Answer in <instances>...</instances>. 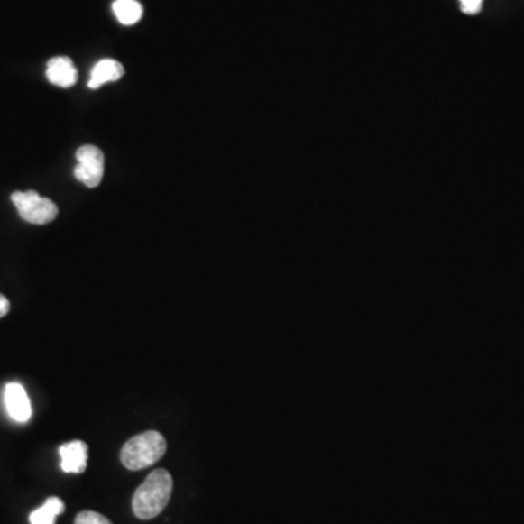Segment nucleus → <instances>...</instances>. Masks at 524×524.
<instances>
[{
    "instance_id": "obj_11",
    "label": "nucleus",
    "mask_w": 524,
    "mask_h": 524,
    "mask_svg": "<svg viewBox=\"0 0 524 524\" xmlns=\"http://www.w3.org/2000/svg\"><path fill=\"white\" fill-rule=\"evenodd\" d=\"M75 524H113L106 516L95 511H82L76 517Z\"/></svg>"
},
{
    "instance_id": "obj_1",
    "label": "nucleus",
    "mask_w": 524,
    "mask_h": 524,
    "mask_svg": "<svg viewBox=\"0 0 524 524\" xmlns=\"http://www.w3.org/2000/svg\"><path fill=\"white\" fill-rule=\"evenodd\" d=\"M174 481L170 472L156 469L137 488L133 497V511L142 520H151L162 513L170 502Z\"/></svg>"
},
{
    "instance_id": "obj_5",
    "label": "nucleus",
    "mask_w": 524,
    "mask_h": 524,
    "mask_svg": "<svg viewBox=\"0 0 524 524\" xmlns=\"http://www.w3.org/2000/svg\"><path fill=\"white\" fill-rule=\"evenodd\" d=\"M5 405H6V411L11 415V418L15 419L16 423H27L32 415V408H31L27 391L16 382L8 383L5 388Z\"/></svg>"
},
{
    "instance_id": "obj_4",
    "label": "nucleus",
    "mask_w": 524,
    "mask_h": 524,
    "mask_svg": "<svg viewBox=\"0 0 524 524\" xmlns=\"http://www.w3.org/2000/svg\"><path fill=\"white\" fill-rule=\"evenodd\" d=\"M78 165L75 168L76 179L89 188L101 184L104 177V153L97 146H82L76 152Z\"/></svg>"
},
{
    "instance_id": "obj_10",
    "label": "nucleus",
    "mask_w": 524,
    "mask_h": 524,
    "mask_svg": "<svg viewBox=\"0 0 524 524\" xmlns=\"http://www.w3.org/2000/svg\"><path fill=\"white\" fill-rule=\"evenodd\" d=\"M113 11L123 25H134L143 16V8L137 0H115Z\"/></svg>"
},
{
    "instance_id": "obj_9",
    "label": "nucleus",
    "mask_w": 524,
    "mask_h": 524,
    "mask_svg": "<svg viewBox=\"0 0 524 524\" xmlns=\"http://www.w3.org/2000/svg\"><path fill=\"white\" fill-rule=\"evenodd\" d=\"M65 511V502L60 498L50 497L40 509L32 511L30 516L31 524H54L56 517Z\"/></svg>"
},
{
    "instance_id": "obj_13",
    "label": "nucleus",
    "mask_w": 524,
    "mask_h": 524,
    "mask_svg": "<svg viewBox=\"0 0 524 524\" xmlns=\"http://www.w3.org/2000/svg\"><path fill=\"white\" fill-rule=\"evenodd\" d=\"M11 310V303L4 295H0V317H6Z\"/></svg>"
},
{
    "instance_id": "obj_2",
    "label": "nucleus",
    "mask_w": 524,
    "mask_h": 524,
    "mask_svg": "<svg viewBox=\"0 0 524 524\" xmlns=\"http://www.w3.org/2000/svg\"><path fill=\"white\" fill-rule=\"evenodd\" d=\"M166 440L158 431H146L130 438L121 449V464L130 471H142L162 459Z\"/></svg>"
},
{
    "instance_id": "obj_6",
    "label": "nucleus",
    "mask_w": 524,
    "mask_h": 524,
    "mask_svg": "<svg viewBox=\"0 0 524 524\" xmlns=\"http://www.w3.org/2000/svg\"><path fill=\"white\" fill-rule=\"evenodd\" d=\"M61 457V469L66 473H83L87 466V446L85 442L75 440L66 443L59 449Z\"/></svg>"
},
{
    "instance_id": "obj_7",
    "label": "nucleus",
    "mask_w": 524,
    "mask_h": 524,
    "mask_svg": "<svg viewBox=\"0 0 524 524\" xmlns=\"http://www.w3.org/2000/svg\"><path fill=\"white\" fill-rule=\"evenodd\" d=\"M47 79L59 87H72L78 80V70L69 57H53L47 63Z\"/></svg>"
},
{
    "instance_id": "obj_12",
    "label": "nucleus",
    "mask_w": 524,
    "mask_h": 524,
    "mask_svg": "<svg viewBox=\"0 0 524 524\" xmlns=\"http://www.w3.org/2000/svg\"><path fill=\"white\" fill-rule=\"evenodd\" d=\"M460 9L466 15H476L483 9V0H459Z\"/></svg>"
},
{
    "instance_id": "obj_8",
    "label": "nucleus",
    "mask_w": 524,
    "mask_h": 524,
    "mask_svg": "<svg viewBox=\"0 0 524 524\" xmlns=\"http://www.w3.org/2000/svg\"><path fill=\"white\" fill-rule=\"evenodd\" d=\"M124 75V68L117 60L104 59L94 66L91 72V79L87 82V87L98 89L108 82H117L121 76Z\"/></svg>"
},
{
    "instance_id": "obj_3",
    "label": "nucleus",
    "mask_w": 524,
    "mask_h": 524,
    "mask_svg": "<svg viewBox=\"0 0 524 524\" xmlns=\"http://www.w3.org/2000/svg\"><path fill=\"white\" fill-rule=\"evenodd\" d=\"M12 203L15 204L19 216L25 222L32 225H47L53 222L59 215L56 204L46 197H41L37 191H18L11 196Z\"/></svg>"
}]
</instances>
